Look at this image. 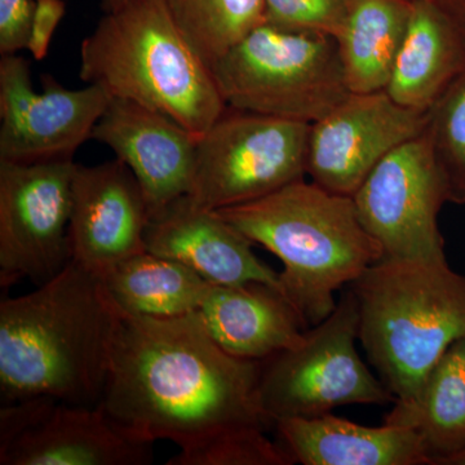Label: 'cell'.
<instances>
[{
    "instance_id": "obj_26",
    "label": "cell",
    "mask_w": 465,
    "mask_h": 465,
    "mask_svg": "<svg viewBox=\"0 0 465 465\" xmlns=\"http://www.w3.org/2000/svg\"><path fill=\"white\" fill-rule=\"evenodd\" d=\"M265 23L338 36L353 0H264Z\"/></svg>"
},
{
    "instance_id": "obj_15",
    "label": "cell",
    "mask_w": 465,
    "mask_h": 465,
    "mask_svg": "<svg viewBox=\"0 0 465 465\" xmlns=\"http://www.w3.org/2000/svg\"><path fill=\"white\" fill-rule=\"evenodd\" d=\"M91 139L105 143L130 168L150 216L191 191L198 137L171 116L112 97Z\"/></svg>"
},
{
    "instance_id": "obj_17",
    "label": "cell",
    "mask_w": 465,
    "mask_h": 465,
    "mask_svg": "<svg viewBox=\"0 0 465 465\" xmlns=\"http://www.w3.org/2000/svg\"><path fill=\"white\" fill-rule=\"evenodd\" d=\"M197 313L225 351L260 362L298 345L308 330L286 296L265 283L213 284Z\"/></svg>"
},
{
    "instance_id": "obj_6",
    "label": "cell",
    "mask_w": 465,
    "mask_h": 465,
    "mask_svg": "<svg viewBox=\"0 0 465 465\" xmlns=\"http://www.w3.org/2000/svg\"><path fill=\"white\" fill-rule=\"evenodd\" d=\"M226 106L314 124L349 94L335 36L264 23L213 66Z\"/></svg>"
},
{
    "instance_id": "obj_29",
    "label": "cell",
    "mask_w": 465,
    "mask_h": 465,
    "mask_svg": "<svg viewBox=\"0 0 465 465\" xmlns=\"http://www.w3.org/2000/svg\"><path fill=\"white\" fill-rule=\"evenodd\" d=\"M465 30V0H430Z\"/></svg>"
},
{
    "instance_id": "obj_11",
    "label": "cell",
    "mask_w": 465,
    "mask_h": 465,
    "mask_svg": "<svg viewBox=\"0 0 465 465\" xmlns=\"http://www.w3.org/2000/svg\"><path fill=\"white\" fill-rule=\"evenodd\" d=\"M34 91L29 61L17 54L0 60V161L15 163L73 159L91 139L94 125L112 100L97 84L67 90L43 75Z\"/></svg>"
},
{
    "instance_id": "obj_25",
    "label": "cell",
    "mask_w": 465,
    "mask_h": 465,
    "mask_svg": "<svg viewBox=\"0 0 465 465\" xmlns=\"http://www.w3.org/2000/svg\"><path fill=\"white\" fill-rule=\"evenodd\" d=\"M167 465H290L292 458L282 443L272 440L264 430H251L229 439L216 440L213 445L186 457H174Z\"/></svg>"
},
{
    "instance_id": "obj_13",
    "label": "cell",
    "mask_w": 465,
    "mask_h": 465,
    "mask_svg": "<svg viewBox=\"0 0 465 465\" xmlns=\"http://www.w3.org/2000/svg\"><path fill=\"white\" fill-rule=\"evenodd\" d=\"M430 112L406 108L385 91L353 94L311 124L307 176L353 197L366 177L403 143L427 130Z\"/></svg>"
},
{
    "instance_id": "obj_18",
    "label": "cell",
    "mask_w": 465,
    "mask_h": 465,
    "mask_svg": "<svg viewBox=\"0 0 465 465\" xmlns=\"http://www.w3.org/2000/svg\"><path fill=\"white\" fill-rule=\"evenodd\" d=\"M280 442L302 465H430L410 428L366 427L329 414L274 421Z\"/></svg>"
},
{
    "instance_id": "obj_12",
    "label": "cell",
    "mask_w": 465,
    "mask_h": 465,
    "mask_svg": "<svg viewBox=\"0 0 465 465\" xmlns=\"http://www.w3.org/2000/svg\"><path fill=\"white\" fill-rule=\"evenodd\" d=\"M153 443L122 432L103 406L35 397L0 410V465H145Z\"/></svg>"
},
{
    "instance_id": "obj_31",
    "label": "cell",
    "mask_w": 465,
    "mask_h": 465,
    "mask_svg": "<svg viewBox=\"0 0 465 465\" xmlns=\"http://www.w3.org/2000/svg\"><path fill=\"white\" fill-rule=\"evenodd\" d=\"M448 465H465V451L457 455V457L452 458L451 460L449 461Z\"/></svg>"
},
{
    "instance_id": "obj_3",
    "label": "cell",
    "mask_w": 465,
    "mask_h": 465,
    "mask_svg": "<svg viewBox=\"0 0 465 465\" xmlns=\"http://www.w3.org/2000/svg\"><path fill=\"white\" fill-rule=\"evenodd\" d=\"M247 238L282 262L283 295L305 326L335 311V293L384 258L358 216L353 197L307 179L260 200L217 210Z\"/></svg>"
},
{
    "instance_id": "obj_32",
    "label": "cell",
    "mask_w": 465,
    "mask_h": 465,
    "mask_svg": "<svg viewBox=\"0 0 465 465\" xmlns=\"http://www.w3.org/2000/svg\"><path fill=\"white\" fill-rule=\"evenodd\" d=\"M411 2H414V0H411Z\"/></svg>"
},
{
    "instance_id": "obj_27",
    "label": "cell",
    "mask_w": 465,
    "mask_h": 465,
    "mask_svg": "<svg viewBox=\"0 0 465 465\" xmlns=\"http://www.w3.org/2000/svg\"><path fill=\"white\" fill-rule=\"evenodd\" d=\"M35 0H0V54L26 50Z\"/></svg>"
},
{
    "instance_id": "obj_16",
    "label": "cell",
    "mask_w": 465,
    "mask_h": 465,
    "mask_svg": "<svg viewBox=\"0 0 465 465\" xmlns=\"http://www.w3.org/2000/svg\"><path fill=\"white\" fill-rule=\"evenodd\" d=\"M146 250L188 266L213 284L265 283L283 295L280 273L253 252V242L215 210L188 197L150 216Z\"/></svg>"
},
{
    "instance_id": "obj_7",
    "label": "cell",
    "mask_w": 465,
    "mask_h": 465,
    "mask_svg": "<svg viewBox=\"0 0 465 465\" xmlns=\"http://www.w3.org/2000/svg\"><path fill=\"white\" fill-rule=\"evenodd\" d=\"M360 313L349 287L335 311L309 327L295 347L262 362L259 399L273 423L313 418L345 405H385L396 397L372 374L357 351Z\"/></svg>"
},
{
    "instance_id": "obj_23",
    "label": "cell",
    "mask_w": 465,
    "mask_h": 465,
    "mask_svg": "<svg viewBox=\"0 0 465 465\" xmlns=\"http://www.w3.org/2000/svg\"><path fill=\"white\" fill-rule=\"evenodd\" d=\"M195 51L213 66L266 21L264 0H164Z\"/></svg>"
},
{
    "instance_id": "obj_19",
    "label": "cell",
    "mask_w": 465,
    "mask_h": 465,
    "mask_svg": "<svg viewBox=\"0 0 465 465\" xmlns=\"http://www.w3.org/2000/svg\"><path fill=\"white\" fill-rule=\"evenodd\" d=\"M465 66V30L430 0H414L385 92L400 105L430 112Z\"/></svg>"
},
{
    "instance_id": "obj_14",
    "label": "cell",
    "mask_w": 465,
    "mask_h": 465,
    "mask_svg": "<svg viewBox=\"0 0 465 465\" xmlns=\"http://www.w3.org/2000/svg\"><path fill=\"white\" fill-rule=\"evenodd\" d=\"M149 222L148 201L124 162L76 164L69 223L72 262L103 278L119 262L148 251Z\"/></svg>"
},
{
    "instance_id": "obj_9",
    "label": "cell",
    "mask_w": 465,
    "mask_h": 465,
    "mask_svg": "<svg viewBox=\"0 0 465 465\" xmlns=\"http://www.w3.org/2000/svg\"><path fill=\"white\" fill-rule=\"evenodd\" d=\"M353 201L382 259L448 262L439 215L449 186L425 133L382 159Z\"/></svg>"
},
{
    "instance_id": "obj_1",
    "label": "cell",
    "mask_w": 465,
    "mask_h": 465,
    "mask_svg": "<svg viewBox=\"0 0 465 465\" xmlns=\"http://www.w3.org/2000/svg\"><path fill=\"white\" fill-rule=\"evenodd\" d=\"M260 361L232 356L197 312L133 316L118 308L100 405L125 434L173 440L179 457L251 430L273 427L259 399Z\"/></svg>"
},
{
    "instance_id": "obj_2",
    "label": "cell",
    "mask_w": 465,
    "mask_h": 465,
    "mask_svg": "<svg viewBox=\"0 0 465 465\" xmlns=\"http://www.w3.org/2000/svg\"><path fill=\"white\" fill-rule=\"evenodd\" d=\"M118 307L103 280L70 260L38 289L0 302V393L96 406L108 378Z\"/></svg>"
},
{
    "instance_id": "obj_22",
    "label": "cell",
    "mask_w": 465,
    "mask_h": 465,
    "mask_svg": "<svg viewBox=\"0 0 465 465\" xmlns=\"http://www.w3.org/2000/svg\"><path fill=\"white\" fill-rule=\"evenodd\" d=\"M101 280L121 311L149 318L195 313L213 286L182 262L149 251L119 262Z\"/></svg>"
},
{
    "instance_id": "obj_30",
    "label": "cell",
    "mask_w": 465,
    "mask_h": 465,
    "mask_svg": "<svg viewBox=\"0 0 465 465\" xmlns=\"http://www.w3.org/2000/svg\"><path fill=\"white\" fill-rule=\"evenodd\" d=\"M130 2V0H104L103 7L106 11L119 7V5H124V3Z\"/></svg>"
},
{
    "instance_id": "obj_8",
    "label": "cell",
    "mask_w": 465,
    "mask_h": 465,
    "mask_svg": "<svg viewBox=\"0 0 465 465\" xmlns=\"http://www.w3.org/2000/svg\"><path fill=\"white\" fill-rule=\"evenodd\" d=\"M311 124L226 108L198 139L188 197L208 210L260 200L307 177Z\"/></svg>"
},
{
    "instance_id": "obj_24",
    "label": "cell",
    "mask_w": 465,
    "mask_h": 465,
    "mask_svg": "<svg viewBox=\"0 0 465 465\" xmlns=\"http://www.w3.org/2000/svg\"><path fill=\"white\" fill-rule=\"evenodd\" d=\"M425 134L448 182L450 202L465 203V66L430 110Z\"/></svg>"
},
{
    "instance_id": "obj_20",
    "label": "cell",
    "mask_w": 465,
    "mask_h": 465,
    "mask_svg": "<svg viewBox=\"0 0 465 465\" xmlns=\"http://www.w3.org/2000/svg\"><path fill=\"white\" fill-rule=\"evenodd\" d=\"M384 423L419 434L430 465L465 451V338L445 351L410 400H396Z\"/></svg>"
},
{
    "instance_id": "obj_5",
    "label": "cell",
    "mask_w": 465,
    "mask_h": 465,
    "mask_svg": "<svg viewBox=\"0 0 465 465\" xmlns=\"http://www.w3.org/2000/svg\"><path fill=\"white\" fill-rule=\"evenodd\" d=\"M367 358L396 400H410L465 338V275L448 262L381 259L351 284Z\"/></svg>"
},
{
    "instance_id": "obj_28",
    "label": "cell",
    "mask_w": 465,
    "mask_h": 465,
    "mask_svg": "<svg viewBox=\"0 0 465 465\" xmlns=\"http://www.w3.org/2000/svg\"><path fill=\"white\" fill-rule=\"evenodd\" d=\"M65 12L66 5L64 0H35V11L26 50L36 61L47 57L52 36L65 16Z\"/></svg>"
},
{
    "instance_id": "obj_4",
    "label": "cell",
    "mask_w": 465,
    "mask_h": 465,
    "mask_svg": "<svg viewBox=\"0 0 465 465\" xmlns=\"http://www.w3.org/2000/svg\"><path fill=\"white\" fill-rule=\"evenodd\" d=\"M79 54L85 84L158 110L198 139L228 108L164 0H130L106 11Z\"/></svg>"
},
{
    "instance_id": "obj_21",
    "label": "cell",
    "mask_w": 465,
    "mask_h": 465,
    "mask_svg": "<svg viewBox=\"0 0 465 465\" xmlns=\"http://www.w3.org/2000/svg\"><path fill=\"white\" fill-rule=\"evenodd\" d=\"M411 11V0L351 2L336 36L351 92L385 91Z\"/></svg>"
},
{
    "instance_id": "obj_10",
    "label": "cell",
    "mask_w": 465,
    "mask_h": 465,
    "mask_svg": "<svg viewBox=\"0 0 465 465\" xmlns=\"http://www.w3.org/2000/svg\"><path fill=\"white\" fill-rule=\"evenodd\" d=\"M73 159L0 161V286L47 282L70 260Z\"/></svg>"
}]
</instances>
